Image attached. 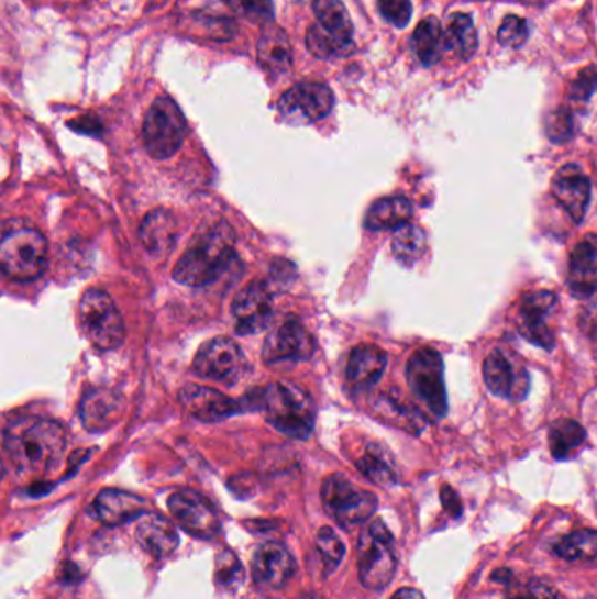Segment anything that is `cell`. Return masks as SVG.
Wrapping results in <instances>:
<instances>
[{"instance_id": "obj_1", "label": "cell", "mask_w": 597, "mask_h": 599, "mask_svg": "<svg viewBox=\"0 0 597 599\" xmlns=\"http://www.w3.org/2000/svg\"><path fill=\"white\" fill-rule=\"evenodd\" d=\"M67 432L53 419L23 418L5 428L4 451L20 474L46 475L60 465Z\"/></svg>"}, {"instance_id": "obj_2", "label": "cell", "mask_w": 597, "mask_h": 599, "mask_svg": "<svg viewBox=\"0 0 597 599\" xmlns=\"http://www.w3.org/2000/svg\"><path fill=\"white\" fill-rule=\"evenodd\" d=\"M235 256V233L229 223L214 224L200 233L174 267L179 285L202 288L211 285L229 268Z\"/></svg>"}, {"instance_id": "obj_3", "label": "cell", "mask_w": 597, "mask_h": 599, "mask_svg": "<svg viewBox=\"0 0 597 599\" xmlns=\"http://www.w3.org/2000/svg\"><path fill=\"white\" fill-rule=\"evenodd\" d=\"M254 407L265 412V419L277 432L291 439L307 440L316 423L312 398L295 384L274 382L254 395Z\"/></svg>"}, {"instance_id": "obj_4", "label": "cell", "mask_w": 597, "mask_h": 599, "mask_svg": "<svg viewBox=\"0 0 597 599\" xmlns=\"http://www.w3.org/2000/svg\"><path fill=\"white\" fill-rule=\"evenodd\" d=\"M395 539L380 519L369 522L360 536L357 569L360 580L369 591H383L395 577Z\"/></svg>"}, {"instance_id": "obj_5", "label": "cell", "mask_w": 597, "mask_h": 599, "mask_svg": "<svg viewBox=\"0 0 597 599\" xmlns=\"http://www.w3.org/2000/svg\"><path fill=\"white\" fill-rule=\"evenodd\" d=\"M0 265L9 279L29 282L47 267V242L35 229L5 230L0 242Z\"/></svg>"}, {"instance_id": "obj_6", "label": "cell", "mask_w": 597, "mask_h": 599, "mask_svg": "<svg viewBox=\"0 0 597 599\" xmlns=\"http://www.w3.org/2000/svg\"><path fill=\"white\" fill-rule=\"evenodd\" d=\"M79 326L95 350L112 351L125 341V323L117 303L100 289H88L79 302Z\"/></svg>"}, {"instance_id": "obj_7", "label": "cell", "mask_w": 597, "mask_h": 599, "mask_svg": "<svg viewBox=\"0 0 597 599\" xmlns=\"http://www.w3.org/2000/svg\"><path fill=\"white\" fill-rule=\"evenodd\" d=\"M186 130V118L179 106L168 97H159L144 118V146L155 160H167L181 149Z\"/></svg>"}, {"instance_id": "obj_8", "label": "cell", "mask_w": 597, "mask_h": 599, "mask_svg": "<svg viewBox=\"0 0 597 599\" xmlns=\"http://www.w3.org/2000/svg\"><path fill=\"white\" fill-rule=\"evenodd\" d=\"M321 500L328 515L345 530L368 521L378 504L374 492L356 488L342 475H330L322 482Z\"/></svg>"}, {"instance_id": "obj_9", "label": "cell", "mask_w": 597, "mask_h": 599, "mask_svg": "<svg viewBox=\"0 0 597 599\" xmlns=\"http://www.w3.org/2000/svg\"><path fill=\"white\" fill-rule=\"evenodd\" d=\"M407 380L413 397L436 418L447 414V391L443 382V362L439 351H417L407 365Z\"/></svg>"}, {"instance_id": "obj_10", "label": "cell", "mask_w": 597, "mask_h": 599, "mask_svg": "<svg viewBox=\"0 0 597 599\" xmlns=\"http://www.w3.org/2000/svg\"><path fill=\"white\" fill-rule=\"evenodd\" d=\"M250 370L241 347L229 336H215L206 342L195 356L194 371L198 377L233 384L244 379Z\"/></svg>"}, {"instance_id": "obj_11", "label": "cell", "mask_w": 597, "mask_h": 599, "mask_svg": "<svg viewBox=\"0 0 597 599\" xmlns=\"http://www.w3.org/2000/svg\"><path fill=\"white\" fill-rule=\"evenodd\" d=\"M335 106L333 91L319 82H300L280 97L277 111L284 123L291 126L312 125L330 114Z\"/></svg>"}, {"instance_id": "obj_12", "label": "cell", "mask_w": 597, "mask_h": 599, "mask_svg": "<svg viewBox=\"0 0 597 599\" xmlns=\"http://www.w3.org/2000/svg\"><path fill=\"white\" fill-rule=\"evenodd\" d=\"M168 510L183 530L197 539L211 540L220 535L221 521L214 504L198 492L183 489L168 498Z\"/></svg>"}, {"instance_id": "obj_13", "label": "cell", "mask_w": 597, "mask_h": 599, "mask_svg": "<svg viewBox=\"0 0 597 599\" xmlns=\"http://www.w3.org/2000/svg\"><path fill=\"white\" fill-rule=\"evenodd\" d=\"M274 302L268 286L254 280L239 291L232 303V318L239 335H254L267 330L270 324Z\"/></svg>"}, {"instance_id": "obj_14", "label": "cell", "mask_w": 597, "mask_h": 599, "mask_svg": "<svg viewBox=\"0 0 597 599\" xmlns=\"http://www.w3.org/2000/svg\"><path fill=\"white\" fill-rule=\"evenodd\" d=\"M316 342L298 320L284 321L268 333L263 345V359L267 363L303 362L314 353Z\"/></svg>"}, {"instance_id": "obj_15", "label": "cell", "mask_w": 597, "mask_h": 599, "mask_svg": "<svg viewBox=\"0 0 597 599\" xmlns=\"http://www.w3.org/2000/svg\"><path fill=\"white\" fill-rule=\"evenodd\" d=\"M557 297L546 289H534L522 297L519 309V330L531 344L540 345L543 350H552L554 333L546 324L549 315L554 311Z\"/></svg>"}, {"instance_id": "obj_16", "label": "cell", "mask_w": 597, "mask_h": 599, "mask_svg": "<svg viewBox=\"0 0 597 599\" xmlns=\"http://www.w3.org/2000/svg\"><path fill=\"white\" fill-rule=\"evenodd\" d=\"M183 409L202 423H218L241 412V403L223 392L198 384H188L179 392Z\"/></svg>"}, {"instance_id": "obj_17", "label": "cell", "mask_w": 597, "mask_h": 599, "mask_svg": "<svg viewBox=\"0 0 597 599\" xmlns=\"http://www.w3.org/2000/svg\"><path fill=\"white\" fill-rule=\"evenodd\" d=\"M552 193L559 206L567 212L576 224L584 221L585 212L589 208L590 188L589 177L585 176L578 165H564L559 168L552 181Z\"/></svg>"}, {"instance_id": "obj_18", "label": "cell", "mask_w": 597, "mask_h": 599, "mask_svg": "<svg viewBox=\"0 0 597 599\" xmlns=\"http://www.w3.org/2000/svg\"><path fill=\"white\" fill-rule=\"evenodd\" d=\"M253 578L258 586L283 589L295 575V559L288 548L279 544H263L254 552Z\"/></svg>"}, {"instance_id": "obj_19", "label": "cell", "mask_w": 597, "mask_h": 599, "mask_svg": "<svg viewBox=\"0 0 597 599\" xmlns=\"http://www.w3.org/2000/svg\"><path fill=\"white\" fill-rule=\"evenodd\" d=\"M125 412L123 398L108 388H95L82 395L79 415L90 432H106L120 421Z\"/></svg>"}, {"instance_id": "obj_20", "label": "cell", "mask_w": 597, "mask_h": 599, "mask_svg": "<svg viewBox=\"0 0 597 599\" xmlns=\"http://www.w3.org/2000/svg\"><path fill=\"white\" fill-rule=\"evenodd\" d=\"M484 380L489 391L507 400H522L528 392V374L517 371L504 353L495 351L484 362Z\"/></svg>"}, {"instance_id": "obj_21", "label": "cell", "mask_w": 597, "mask_h": 599, "mask_svg": "<svg viewBox=\"0 0 597 599\" xmlns=\"http://www.w3.org/2000/svg\"><path fill=\"white\" fill-rule=\"evenodd\" d=\"M567 286L584 302L597 300V247L590 239L581 242L570 258Z\"/></svg>"}, {"instance_id": "obj_22", "label": "cell", "mask_w": 597, "mask_h": 599, "mask_svg": "<svg viewBox=\"0 0 597 599\" xmlns=\"http://www.w3.org/2000/svg\"><path fill=\"white\" fill-rule=\"evenodd\" d=\"M135 540L155 559H164L179 547L176 526L158 513H142L135 526Z\"/></svg>"}, {"instance_id": "obj_23", "label": "cell", "mask_w": 597, "mask_h": 599, "mask_svg": "<svg viewBox=\"0 0 597 599\" xmlns=\"http://www.w3.org/2000/svg\"><path fill=\"white\" fill-rule=\"evenodd\" d=\"M144 507H146V501L139 498L137 495L120 491V489H103L95 498L90 512L102 524L120 526V524L141 518L142 513H146Z\"/></svg>"}, {"instance_id": "obj_24", "label": "cell", "mask_w": 597, "mask_h": 599, "mask_svg": "<svg viewBox=\"0 0 597 599\" xmlns=\"http://www.w3.org/2000/svg\"><path fill=\"white\" fill-rule=\"evenodd\" d=\"M139 235L153 258H164V256L170 255L176 246V218L173 217V212L156 209L144 218Z\"/></svg>"}, {"instance_id": "obj_25", "label": "cell", "mask_w": 597, "mask_h": 599, "mask_svg": "<svg viewBox=\"0 0 597 599\" xmlns=\"http://www.w3.org/2000/svg\"><path fill=\"white\" fill-rule=\"evenodd\" d=\"M387 354L377 345H357L349 356L347 380L354 389L363 391L383 379Z\"/></svg>"}, {"instance_id": "obj_26", "label": "cell", "mask_w": 597, "mask_h": 599, "mask_svg": "<svg viewBox=\"0 0 597 599\" xmlns=\"http://www.w3.org/2000/svg\"><path fill=\"white\" fill-rule=\"evenodd\" d=\"M312 8H314L318 25L322 31L330 34L340 46H344L351 52L354 29L345 5L340 0H314Z\"/></svg>"}, {"instance_id": "obj_27", "label": "cell", "mask_w": 597, "mask_h": 599, "mask_svg": "<svg viewBox=\"0 0 597 599\" xmlns=\"http://www.w3.org/2000/svg\"><path fill=\"white\" fill-rule=\"evenodd\" d=\"M412 218V203L405 197H386L368 209L365 218V226L369 232H384V230H398L409 223Z\"/></svg>"}, {"instance_id": "obj_28", "label": "cell", "mask_w": 597, "mask_h": 599, "mask_svg": "<svg viewBox=\"0 0 597 599\" xmlns=\"http://www.w3.org/2000/svg\"><path fill=\"white\" fill-rule=\"evenodd\" d=\"M258 60L270 74L288 73L291 67V44L286 32L277 26H267L259 37Z\"/></svg>"}, {"instance_id": "obj_29", "label": "cell", "mask_w": 597, "mask_h": 599, "mask_svg": "<svg viewBox=\"0 0 597 599\" xmlns=\"http://www.w3.org/2000/svg\"><path fill=\"white\" fill-rule=\"evenodd\" d=\"M445 49L456 55L461 60H469L477 52V29L473 25L469 14L457 13L451 18L447 31L443 32Z\"/></svg>"}, {"instance_id": "obj_30", "label": "cell", "mask_w": 597, "mask_h": 599, "mask_svg": "<svg viewBox=\"0 0 597 599\" xmlns=\"http://www.w3.org/2000/svg\"><path fill=\"white\" fill-rule=\"evenodd\" d=\"M587 433L584 426L573 419H559L551 426L549 440H551V453L555 459L563 462L572 457L584 445Z\"/></svg>"}, {"instance_id": "obj_31", "label": "cell", "mask_w": 597, "mask_h": 599, "mask_svg": "<svg viewBox=\"0 0 597 599\" xmlns=\"http://www.w3.org/2000/svg\"><path fill=\"white\" fill-rule=\"evenodd\" d=\"M413 49H416L419 60L431 67L440 60L442 49L445 48L443 44L442 25H440L436 18H425L419 25H417L416 32H413Z\"/></svg>"}, {"instance_id": "obj_32", "label": "cell", "mask_w": 597, "mask_h": 599, "mask_svg": "<svg viewBox=\"0 0 597 599\" xmlns=\"http://www.w3.org/2000/svg\"><path fill=\"white\" fill-rule=\"evenodd\" d=\"M393 255L405 267L413 265L422 258L425 251V235L421 226L407 223L395 230L391 242Z\"/></svg>"}, {"instance_id": "obj_33", "label": "cell", "mask_w": 597, "mask_h": 599, "mask_svg": "<svg viewBox=\"0 0 597 599\" xmlns=\"http://www.w3.org/2000/svg\"><path fill=\"white\" fill-rule=\"evenodd\" d=\"M555 556L566 561H589L597 557V531H573L554 544Z\"/></svg>"}, {"instance_id": "obj_34", "label": "cell", "mask_w": 597, "mask_h": 599, "mask_svg": "<svg viewBox=\"0 0 597 599\" xmlns=\"http://www.w3.org/2000/svg\"><path fill=\"white\" fill-rule=\"evenodd\" d=\"M357 470L365 475L366 479L389 488L396 484V472L391 462L387 459L386 453L377 445H369L366 453L356 462Z\"/></svg>"}, {"instance_id": "obj_35", "label": "cell", "mask_w": 597, "mask_h": 599, "mask_svg": "<svg viewBox=\"0 0 597 599\" xmlns=\"http://www.w3.org/2000/svg\"><path fill=\"white\" fill-rule=\"evenodd\" d=\"M316 547L324 565V574H333L339 568L345 556V545L331 528H321L316 536Z\"/></svg>"}, {"instance_id": "obj_36", "label": "cell", "mask_w": 597, "mask_h": 599, "mask_svg": "<svg viewBox=\"0 0 597 599\" xmlns=\"http://www.w3.org/2000/svg\"><path fill=\"white\" fill-rule=\"evenodd\" d=\"M215 583L224 589H236L244 583V568L233 552L223 551L215 557Z\"/></svg>"}, {"instance_id": "obj_37", "label": "cell", "mask_w": 597, "mask_h": 599, "mask_svg": "<svg viewBox=\"0 0 597 599\" xmlns=\"http://www.w3.org/2000/svg\"><path fill=\"white\" fill-rule=\"evenodd\" d=\"M307 48L310 49L312 55L318 58H331V56H345L349 49L344 46H340L330 34L322 31L321 26L316 23L314 26H310V31L307 32Z\"/></svg>"}, {"instance_id": "obj_38", "label": "cell", "mask_w": 597, "mask_h": 599, "mask_svg": "<svg viewBox=\"0 0 597 599\" xmlns=\"http://www.w3.org/2000/svg\"><path fill=\"white\" fill-rule=\"evenodd\" d=\"M229 5L239 16L254 23H267L274 16L272 0H229Z\"/></svg>"}, {"instance_id": "obj_39", "label": "cell", "mask_w": 597, "mask_h": 599, "mask_svg": "<svg viewBox=\"0 0 597 599\" xmlns=\"http://www.w3.org/2000/svg\"><path fill=\"white\" fill-rule=\"evenodd\" d=\"M528 40V25L522 18L510 14L499 26L498 41L505 48H520Z\"/></svg>"}, {"instance_id": "obj_40", "label": "cell", "mask_w": 597, "mask_h": 599, "mask_svg": "<svg viewBox=\"0 0 597 599\" xmlns=\"http://www.w3.org/2000/svg\"><path fill=\"white\" fill-rule=\"evenodd\" d=\"M573 129H575V120H573L572 111L566 108L552 112L546 121V135L555 144L566 143L573 135Z\"/></svg>"}, {"instance_id": "obj_41", "label": "cell", "mask_w": 597, "mask_h": 599, "mask_svg": "<svg viewBox=\"0 0 597 599\" xmlns=\"http://www.w3.org/2000/svg\"><path fill=\"white\" fill-rule=\"evenodd\" d=\"M378 9L387 22L403 29L412 18V2L410 0H378Z\"/></svg>"}, {"instance_id": "obj_42", "label": "cell", "mask_w": 597, "mask_h": 599, "mask_svg": "<svg viewBox=\"0 0 597 599\" xmlns=\"http://www.w3.org/2000/svg\"><path fill=\"white\" fill-rule=\"evenodd\" d=\"M597 88V70L594 67H587L576 76L570 88V96L573 100H589L594 90Z\"/></svg>"}, {"instance_id": "obj_43", "label": "cell", "mask_w": 597, "mask_h": 599, "mask_svg": "<svg viewBox=\"0 0 597 599\" xmlns=\"http://www.w3.org/2000/svg\"><path fill=\"white\" fill-rule=\"evenodd\" d=\"M440 498H442L443 509L447 510L452 518H460L463 504H461L460 496L451 486H443Z\"/></svg>"}, {"instance_id": "obj_44", "label": "cell", "mask_w": 597, "mask_h": 599, "mask_svg": "<svg viewBox=\"0 0 597 599\" xmlns=\"http://www.w3.org/2000/svg\"><path fill=\"white\" fill-rule=\"evenodd\" d=\"M529 599H563L554 591L552 587L543 586V584H534L529 591Z\"/></svg>"}, {"instance_id": "obj_45", "label": "cell", "mask_w": 597, "mask_h": 599, "mask_svg": "<svg viewBox=\"0 0 597 599\" xmlns=\"http://www.w3.org/2000/svg\"><path fill=\"white\" fill-rule=\"evenodd\" d=\"M391 599H425L421 591H417L413 587H403L400 591H396Z\"/></svg>"}, {"instance_id": "obj_46", "label": "cell", "mask_w": 597, "mask_h": 599, "mask_svg": "<svg viewBox=\"0 0 597 599\" xmlns=\"http://www.w3.org/2000/svg\"><path fill=\"white\" fill-rule=\"evenodd\" d=\"M301 599H319V598H316V596H303V598Z\"/></svg>"}, {"instance_id": "obj_47", "label": "cell", "mask_w": 597, "mask_h": 599, "mask_svg": "<svg viewBox=\"0 0 597 599\" xmlns=\"http://www.w3.org/2000/svg\"><path fill=\"white\" fill-rule=\"evenodd\" d=\"M513 599H524V598H513ZM529 599V598H528Z\"/></svg>"}]
</instances>
